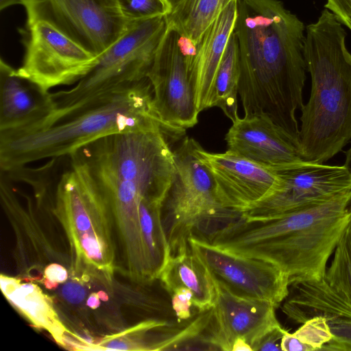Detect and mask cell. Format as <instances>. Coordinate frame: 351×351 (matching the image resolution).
Segmentation results:
<instances>
[{"instance_id": "cell-1", "label": "cell", "mask_w": 351, "mask_h": 351, "mask_svg": "<svg viewBox=\"0 0 351 351\" xmlns=\"http://www.w3.org/2000/svg\"><path fill=\"white\" fill-rule=\"evenodd\" d=\"M169 138L162 128L112 134L71 154L87 168L110 206L118 269L135 282L152 275L139 208L145 199H165L175 171Z\"/></svg>"}, {"instance_id": "cell-2", "label": "cell", "mask_w": 351, "mask_h": 351, "mask_svg": "<svg viewBox=\"0 0 351 351\" xmlns=\"http://www.w3.org/2000/svg\"><path fill=\"white\" fill-rule=\"evenodd\" d=\"M306 27L280 0H239L238 93L245 115H265L299 141Z\"/></svg>"}, {"instance_id": "cell-3", "label": "cell", "mask_w": 351, "mask_h": 351, "mask_svg": "<svg viewBox=\"0 0 351 351\" xmlns=\"http://www.w3.org/2000/svg\"><path fill=\"white\" fill-rule=\"evenodd\" d=\"M351 223V189L283 215L247 220L241 215L207 237L223 250L268 261L290 285L324 277L326 264Z\"/></svg>"}, {"instance_id": "cell-4", "label": "cell", "mask_w": 351, "mask_h": 351, "mask_svg": "<svg viewBox=\"0 0 351 351\" xmlns=\"http://www.w3.org/2000/svg\"><path fill=\"white\" fill-rule=\"evenodd\" d=\"M166 127L145 78L79 104L56 109L38 128L0 133V169L7 171L43 159L67 156L86 144L117 133Z\"/></svg>"}, {"instance_id": "cell-5", "label": "cell", "mask_w": 351, "mask_h": 351, "mask_svg": "<svg viewBox=\"0 0 351 351\" xmlns=\"http://www.w3.org/2000/svg\"><path fill=\"white\" fill-rule=\"evenodd\" d=\"M343 26L324 8L306 27L304 56L311 86L300 108L304 161L325 163L351 142V53Z\"/></svg>"}, {"instance_id": "cell-6", "label": "cell", "mask_w": 351, "mask_h": 351, "mask_svg": "<svg viewBox=\"0 0 351 351\" xmlns=\"http://www.w3.org/2000/svg\"><path fill=\"white\" fill-rule=\"evenodd\" d=\"M51 210L64 230L71 270L88 269L110 280L117 269V244L110 206L84 164L68 156L53 190Z\"/></svg>"}, {"instance_id": "cell-7", "label": "cell", "mask_w": 351, "mask_h": 351, "mask_svg": "<svg viewBox=\"0 0 351 351\" xmlns=\"http://www.w3.org/2000/svg\"><path fill=\"white\" fill-rule=\"evenodd\" d=\"M200 145L185 136L173 149L175 171L162 206L171 254L189 241L202 223L229 222L241 214L221 204L213 176L199 154Z\"/></svg>"}, {"instance_id": "cell-8", "label": "cell", "mask_w": 351, "mask_h": 351, "mask_svg": "<svg viewBox=\"0 0 351 351\" xmlns=\"http://www.w3.org/2000/svg\"><path fill=\"white\" fill-rule=\"evenodd\" d=\"M167 29L165 15L130 21L125 32L98 57L95 66L76 86L51 93L57 109L147 78Z\"/></svg>"}, {"instance_id": "cell-9", "label": "cell", "mask_w": 351, "mask_h": 351, "mask_svg": "<svg viewBox=\"0 0 351 351\" xmlns=\"http://www.w3.org/2000/svg\"><path fill=\"white\" fill-rule=\"evenodd\" d=\"M195 49V45L167 27L147 76L160 121L179 137L198 121L190 67Z\"/></svg>"}, {"instance_id": "cell-10", "label": "cell", "mask_w": 351, "mask_h": 351, "mask_svg": "<svg viewBox=\"0 0 351 351\" xmlns=\"http://www.w3.org/2000/svg\"><path fill=\"white\" fill-rule=\"evenodd\" d=\"M27 25L45 22L99 57L118 40L130 21L119 0H27Z\"/></svg>"}, {"instance_id": "cell-11", "label": "cell", "mask_w": 351, "mask_h": 351, "mask_svg": "<svg viewBox=\"0 0 351 351\" xmlns=\"http://www.w3.org/2000/svg\"><path fill=\"white\" fill-rule=\"evenodd\" d=\"M276 171L280 178L277 186L241 217H274L351 189V173L344 165L302 160Z\"/></svg>"}, {"instance_id": "cell-12", "label": "cell", "mask_w": 351, "mask_h": 351, "mask_svg": "<svg viewBox=\"0 0 351 351\" xmlns=\"http://www.w3.org/2000/svg\"><path fill=\"white\" fill-rule=\"evenodd\" d=\"M189 240L214 279L234 295L268 301L276 308L288 297L289 278L275 264L223 250L193 232Z\"/></svg>"}, {"instance_id": "cell-13", "label": "cell", "mask_w": 351, "mask_h": 351, "mask_svg": "<svg viewBox=\"0 0 351 351\" xmlns=\"http://www.w3.org/2000/svg\"><path fill=\"white\" fill-rule=\"evenodd\" d=\"M98 57L89 53L49 24L28 25L25 52L18 73L46 90L78 82L95 66Z\"/></svg>"}, {"instance_id": "cell-14", "label": "cell", "mask_w": 351, "mask_h": 351, "mask_svg": "<svg viewBox=\"0 0 351 351\" xmlns=\"http://www.w3.org/2000/svg\"><path fill=\"white\" fill-rule=\"evenodd\" d=\"M216 283L217 295L203 335L209 349L232 351L234 341L242 339L253 351L266 334L281 326L272 303L238 296Z\"/></svg>"}, {"instance_id": "cell-15", "label": "cell", "mask_w": 351, "mask_h": 351, "mask_svg": "<svg viewBox=\"0 0 351 351\" xmlns=\"http://www.w3.org/2000/svg\"><path fill=\"white\" fill-rule=\"evenodd\" d=\"M200 158L210 172L222 206L241 214L271 193L279 183L276 170L227 149L210 153L202 146Z\"/></svg>"}, {"instance_id": "cell-16", "label": "cell", "mask_w": 351, "mask_h": 351, "mask_svg": "<svg viewBox=\"0 0 351 351\" xmlns=\"http://www.w3.org/2000/svg\"><path fill=\"white\" fill-rule=\"evenodd\" d=\"M225 141L228 150L274 170L303 160L298 140L265 115L238 118Z\"/></svg>"}, {"instance_id": "cell-17", "label": "cell", "mask_w": 351, "mask_h": 351, "mask_svg": "<svg viewBox=\"0 0 351 351\" xmlns=\"http://www.w3.org/2000/svg\"><path fill=\"white\" fill-rule=\"evenodd\" d=\"M57 109L51 93L0 60V133L38 128Z\"/></svg>"}, {"instance_id": "cell-18", "label": "cell", "mask_w": 351, "mask_h": 351, "mask_svg": "<svg viewBox=\"0 0 351 351\" xmlns=\"http://www.w3.org/2000/svg\"><path fill=\"white\" fill-rule=\"evenodd\" d=\"M238 1L228 4L195 45L190 67L199 113L210 108L215 78L235 29Z\"/></svg>"}, {"instance_id": "cell-19", "label": "cell", "mask_w": 351, "mask_h": 351, "mask_svg": "<svg viewBox=\"0 0 351 351\" xmlns=\"http://www.w3.org/2000/svg\"><path fill=\"white\" fill-rule=\"evenodd\" d=\"M0 287L13 306L35 328L47 331L58 345L67 348L77 337L61 321L52 298L34 281L2 274Z\"/></svg>"}, {"instance_id": "cell-20", "label": "cell", "mask_w": 351, "mask_h": 351, "mask_svg": "<svg viewBox=\"0 0 351 351\" xmlns=\"http://www.w3.org/2000/svg\"><path fill=\"white\" fill-rule=\"evenodd\" d=\"M158 281L169 295L180 287L189 289L196 310L206 311L214 305L216 281L189 240L171 254Z\"/></svg>"}, {"instance_id": "cell-21", "label": "cell", "mask_w": 351, "mask_h": 351, "mask_svg": "<svg viewBox=\"0 0 351 351\" xmlns=\"http://www.w3.org/2000/svg\"><path fill=\"white\" fill-rule=\"evenodd\" d=\"M295 293L284 303L282 311L297 323L315 317L328 320L351 317V304L335 291L323 278L293 283Z\"/></svg>"}, {"instance_id": "cell-22", "label": "cell", "mask_w": 351, "mask_h": 351, "mask_svg": "<svg viewBox=\"0 0 351 351\" xmlns=\"http://www.w3.org/2000/svg\"><path fill=\"white\" fill-rule=\"evenodd\" d=\"M167 27L195 45L233 0H162Z\"/></svg>"}, {"instance_id": "cell-23", "label": "cell", "mask_w": 351, "mask_h": 351, "mask_svg": "<svg viewBox=\"0 0 351 351\" xmlns=\"http://www.w3.org/2000/svg\"><path fill=\"white\" fill-rule=\"evenodd\" d=\"M173 321L146 319L121 332L107 335L97 343H86L89 350H165L170 346L169 324Z\"/></svg>"}, {"instance_id": "cell-24", "label": "cell", "mask_w": 351, "mask_h": 351, "mask_svg": "<svg viewBox=\"0 0 351 351\" xmlns=\"http://www.w3.org/2000/svg\"><path fill=\"white\" fill-rule=\"evenodd\" d=\"M239 77V47L234 31L217 70L210 101V108H219L232 123L239 118L237 102Z\"/></svg>"}, {"instance_id": "cell-25", "label": "cell", "mask_w": 351, "mask_h": 351, "mask_svg": "<svg viewBox=\"0 0 351 351\" xmlns=\"http://www.w3.org/2000/svg\"><path fill=\"white\" fill-rule=\"evenodd\" d=\"M332 337L328 319L315 317L304 322L293 333L287 331L280 346L283 351H321Z\"/></svg>"}, {"instance_id": "cell-26", "label": "cell", "mask_w": 351, "mask_h": 351, "mask_svg": "<svg viewBox=\"0 0 351 351\" xmlns=\"http://www.w3.org/2000/svg\"><path fill=\"white\" fill-rule=\"evenodd\" d=\"M330 265L324 278L328 284L351 304V223L334 251Z\"/></svg>"}, {"instance_id": "cell-27", "label": "cell", "mask_w": 351, "mask_h": 351, "mask_svg": "<svg viewBox=\"0 0 351 351\" xmlns=\"http://www.w3.org/2000/svg\"><path fill=\"white\" fill-rule=\"evenodd\" d=\"M123 15L128 21L165 15L162 0H119Z\"/></svg>"}, {"instance_id": "cell-28", "label": "cell", "mask_w": 351, "mask_h": 351, "mask_svg": "<svg viewBox=\"0 0 351 351\" xmlns=\"http://www.w3.org/2000/svg\"><path fill=\"white\" fill-rule=\"evenodd\" d=\"M332 339L322 351H351V317H337L328 320Z\"/></svg>"}, {"instance_id": "cell-29", "label": "cell", "mask_w": 351, "mask_h": 351, "mask_svg": "<svg viewBox=\"0 0 351 351\" xmlns=\"http://www.w3.org/2000/svg\"><path fill=\"white\" fill-rule=\"evenodd\" d=\"M171 304L175 315L178 321L190 318L195 311H193V293L184 287H180L169 294Z\"/></svg>"}, {"instance_id": "cell-30", "label": "cell", "mask_w": 351, "mask_h": 351, "mask_svg": "<svg viewBox=\"0 0 351 351\" xmlns=\"http://www.w3.org/2000/svg\"><path fill=\"white\" fill-rule=\"evenodd\" d=\"M324 8L351 31V0H326Z\"/></svg>"}, {"instance_id": "cell-31", "label": "cell", "mask_w": 351, "mask_h": 351, "mask_svg": "<svg viewBox=\"0 0 351 351\" xmlns=\"http://www.w3.org/2000/svg\"><path fill=\"white\" fill-rule=\"evenodd\" d=\"M68 277L69 274L66 267L60 263H54L45 269L42 283L47 289H53L58 284L66 282Z\"/></svg>"}, {"instance_id": "cell-32", "label": "cell", "mask_w": 351, "mask_h": 351, "mask_svg": "<svg viewBox=\"0 0 351 351\" xmlns=\"http://www.w3.org/2000/svg\"><path fill=\"white\" fill-rule=\"evenodd\" d=\"M287 331L281 326L274 328L258 342L253 351L282 350L281 340Z\"/></svg>"}, {"instance_id": "cell-33", "label": "cell", "mask_w": 351, "mask_h": 351, "mask_svg": "<svg viewBox=\"0 0 351 351\" xmlns=\"http://www.w3.org/2000/svg\"><path fill=\"white\" fill-rule=\"evenodd\" d=\"M76 281L69 282L62 287L63 298L71 303L77 304L83 301L85 298V291L82 285Z\"/></svg>"}, {"instance_id": "cell-34", "label": "cell", "mask_w": 351, "mask_h": 351, "mask_svg": "<svg viewBox=\"0 0 351 351\" xmlns=\"http://www.w3.org/2000/svg\"><path fill=\"white\" fill-rule=\"evenodd\" d=\"M252 351L251 346L243 339H237L232 346V351Z\"/></svg>"}, {"instance_id": "cell-35", "label": "cell", "mask_w": 351, "mask_h": 351, "mask_svg": "<svg viewBox=\"0 0 351 351\" xmlns=\"http://www.w3.org/2000/svg\"><path fill=\"white\" fill-rule=\"evenodd\" d=\"M26 1L27 0H0V10H3L8 7L17 4L25 5Z\"/></svg>"}, {"instance_id": "cell-36", "label": "cell", "mask_w": 351, "mask_h": 351, "mask_svg": "<svg viewBox=\"0 0 351 351\" xmlns=\"http://www.w3.org/2000/svg\"><path fill=\"white\" fill-rule=\"evenodd\" d=\"M99 304L100 302L99 293H93L91 295H90L86 302V304L88 306V307L91 308H96L99 306Z\"/></svg>"}, {"instance_id": "cell-37", "label": "cell", "mask_w": 351, "mask_h": 351, "mask_svg": "<svg viewBox=\"0 0 351 351\" xmlns=\"http://www.w3.org/2000/svg\"><path fill=\"white\" fill-rule=\"evenodd\" d=\"M351 143V142H350ZM346 158L343 165L350 171L351 173V145L348 149L346 151Z\"/></svg>"}]
</instances>
